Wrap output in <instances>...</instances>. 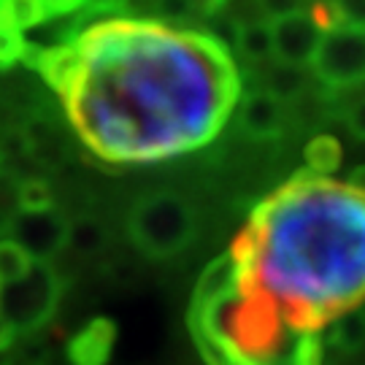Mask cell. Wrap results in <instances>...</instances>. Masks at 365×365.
<instances>
[{
    "label": "cell",
    "mask_w": 365,
    "mask_h": 365,
    "mask_svg": "<svg viewBox=\"0 0 365 365\" xmlns=\"http://www.w3.org/2000/svg\"><path fill=\"white\" fill-rule=\"evenodd\" d=\"M346 25H363V0H333Z\"/></svg>",
    "instance_id": "cell-24"
},
{
    "label": "cell",
    "mask_w": 365,
    "mask_h": 365,
    "mask_svg": "<svg viewBox=\"0 0 365 365\" xmlns=\"http://www.w3.org/2000/svg\"><path fill=\"white\" fill-rule=\"evenodd\" d=\"M14 197L19 211H43L54 209V190L52 184L41 176H27L14 184Z\"/></svg>",
    "instance_id": "cell-16"
},
{
    "label": "cell",
    "mask_w": 365,
    "mask_h": 365,
    "mask_svg": "<svg viewBox=\"0 0 365 365\" xmlns=\"http://www.w3.org/2000/svg\"><path fill=\"white\" fill-rule=\"evenodd\" d=\"M238 52H244L252 60H265L271 54V25L268 22H249L238 27Z\"/></svg>",
    "instance_id": "cell-17"
},
{
    "label": "cell",
    "mask_w": 365,
    "mask_h": 365,
    "mask_svg": "<svg viewBox=\"0 0 365 365\" xmlns=\"http://www.w3.org/2000/svg\"><path fill=\"white\" fill-rule=\"evenodd\" d=\"M27 365H43V363H27Z\"/></svg>",
    "instance_id": "cell-27"
},
{
    "label": "cell",
    "mask_w": 365,
    "mask_h": 365,
    "mask_svg": "<svg viewBox=\"0 0 365 365\" xmlns=\"http://www.w3.org/2000/svg\"><path fill=\"white\" fill-rule=\"evenodd\" d=\"M78 63H81V57H78L76 43L71 41V43H60V46H49V49L38 52L33 68H36L41 76H43V81L63 98L66 90L71 87V81L76 78Z\"/></svg>",
    "instance_id": "cell-11"
},
{
    "label": "cell",
    "mask_w": 365,
    "mask_h": 365,
    "mask_svg": "<svg viewBox=\"0 0 365 365\" xmlns=\"http://www.w3.org/2000/svg\"><path fill=\"white\" fill-rule=\"evenodd\" d=\"M22 149L43 168H60L66 163L68 144L60 125H54L49 117H33L22 128Z\"/></svg>",
    "instance_id": "cell-10"
},
{
    "label": "cell",
    "mask_w": 365,
    "mask_h": 365,
    "mask_svg": "<svg viewBox=\"0 0 365 365\" xmlns=\"http://www.w3.org/2000/svg\"><path fill=\"white\" fill-rule=\"evenodd\" d=\"M30 265H33V260L14 241L0 238V284L16 282L19 276H25L30 271Z\"/></svg>",
    "instance_id": "cell-18"
},
{
    "label": "cell",
    "mask_w": 365,
    "mask_h": 365,
    "mask_svg": "<svg viewBox=\"0 0 365 365\" xmlns=\"http://www.w3.org/2000/svg\"><path fill=\"white\" fill-rule=\"evenodd\" d=\"M238 27L233 19H225L220 14H214V19H211V27L206 36L220 43L222 49H227V52H235V43H238Z\"/></svg>",
    "instance_id": "cell-20"
},
{
    "label": "cell",
    "mask_w": 365,
    "mask_h": 365,
    "mask_svg": "<svg viewBox=\"0 0 365 365\" xmlns=\"http://www.w3.org/2000/svg\"><path fill=\"white\" fill-rule=\"evenodd\" d=\"M117 344V322L108 317H95L68 341L71 365H108Z\"/></svg>",
    "instance_id": "cell-9"
},
{
    "label": "cell",
    "mask_w": 365,
    "mask_h": 365,
    "mask_svg": "<svg viewBox=\"0 0 365 365\" xmlns=\"http://www.w3.org/2000/svg\"><path fill=\"white\" fill-rule=\"evenodd\" d=\"M90 0H41V9H43V22L46 19H66L73 16L76 11H81Z\"/></svg>",
    "instance_id": "cell-21"
},
{
    "label": "cell",
    "mask_w": 365,
    "mask_h": 365,
    "mask_svg": "<svg viewBox=\"0 0 365 365\" xmlns=\"http://www.w3.org/2000/svg\"><path fill=\"white\" fill-rule=\"evenodd\" d=\"M63 95L71 128L106 163H157L217 138L241 95L233 57L197 30L106 19L76 36Z\"/></svg>",
    "instance_id": "cell-1"
},
{
    "label": "cell",
    "mask_w": 365,
    "mask_h": 365,
    "mask_svg": "<svg viewBox=\"0 0 365 365\" xmlns=\"http://www.w3.org/2000/svg\"><path fill=\"white\" fill-rule=\"evenodd\" d=\"M349 128H352L354 138H363L365 135V128H363V103L357 101L352 106V111H349Z\"/></svg>",
    "instance_id": "cell-26"
},
{
    "label": "cell",
    "mask_w": 365,
    "mask_h": 365,
    "mask_svg": "<svg viewBox=\"0 0 365 365\" xmlns=\"http://www.w3.org/2000/svg\"><path fill=\"white\" fill-rule=\"evenodd\" d=\"M197 217L192 203L170 190L146 192L128 214V238L149 260H173L192 244Z\"/></svg>",
    "instance_id": "cell-3"
},
{
    "label": "cell",
    "mask_w": 365,
    "mask_h": 365,
    "mask_svg": "<svg viewBox=\"0 0 365 365\" xmlns=\"http://www.w3.org/2000/svg\"><path fill=\"white\" fill-rule=\"evenodd\" d=\"M0 165H3V155H0Z\"/></svg>",
    "instance_id": "cell-28"
},
{
    "label": "cell",
    "mask_w": 365,
    "mask_h": 365,
    "mask_svg": "<svg viewBox=\"0 0 365 365\" xmlns=\"http://www.w3.org/2000/svg\"><path fill=\"white\" fill-rule=\"evenodd\" d=\"M108 244V230L103 222L95 217H76L68 222V235H66V249H73L76 255L92 257L101 255Z\"/></svg>",
    "instance_id": "cell-12"
},
{
    "label": "cell",
    "mask_w": 365,
    "mask_h": 365,
    "mask_svg": "<svg viewBox=\"0 0 365 365\" xmlns=\"http://www.w3.org/2000/svg\"><path fill=\"white\" fill-rule=\"evenodd\" d=\"M155 9L165 19H187L192 14V6L187 0H155Z\"/></svg>",
    "instance_id": "cell-23"
},
{
    "label": "cell",
    "mask_w": 365,
    "mask_h": 365,
    "mask_svg": "<svg viewBox=\"0 0 365 365\" xmlns=\"http://www.w3.org/2000/svg\"><path fill=\"white\" fill-rule=\"evenodd\" d=\"M330 325V344L341 349L346 354H357L363 349V341H365V319L360 306H354L349 312L339 314L336 319L327 322Z\"/></svg>",
    "instance_id": "cell-13"
},
{
    "label": "cell",
    "mask_w": 365,
    "mask_h": 365,
    "mask_svg": "<svg viewBox=\"0 0 365 365\" xmlns=\"http://www.w3.org/2000/svg\"><path fill=\"white\" fill-rule=\"evenodd\" d=\"M260 9L274 22V19H282V16L300 11V0H260Z\"/></svg>",
    "instance_id": "cell-22"
},
{
    "label": "cell",
    "mask_w": 365,
    "mask_h": 365,
    "mask_svg": "<svg viewBox=\"0 0 365 365\" xmlns=\"http://www.w3.org/2000/svg\"><path fill=\"white\" fill-rule=\"evenodd\" d=\"M66 235L68 220L57 209L16 211L6 227V238L33 262H52L66 249Z\"/></svg>",
    "instance_id": "cell-6"
},
{
    "label": "cell",
    "mask_w": 365,
    "mask_h": 365,
    "mask_svg": "<svg viewBox=\"0 0 365 365\" xmlns=\"http://www.w3.org/2000/svg\"><path fill=\"white\" fill-rule=\"evenodd\" d=\"M271 25V54L279 63L287 66H312L317 43L322 38V30L314 25V19L306 11H295L289 16L274 19Z\"/></svg>",
    "instance_id": "cell-7"
},
{
    "label": "cell",
    "mask_w": 365,
    "mask_h": 365,
    "mask_svg": "<svg viewBox=\"0 0 365 365\" xmlns=\"http://www.w3.org/2000/svg\"><path fill=\"white\" fill-rule=\"evenodd\" d=\"M238 128L255 141H276L284 135V111L282 103L265 90L249 92L238 108Z\"/></svg>",
    "instance_id": "cell-8"
},
{
    "label": "cell",
    "mask_w": 365,
    "mask_h": 365,
    "mask_svg": "<svg viewBox=\"0 0 365 365\" xmlns=\"http://www.w3.org/2000/svg\"><path fill=\"white\" fill-rule=\"evenodd\" d=\"M341 144L333 135H317L303 149V160H306V170L314 176H330L336 173L341 165Z\"/></svg>",
    "instance_id": "cell-14"
},
{
    "label": "cell",
    "mask_w": 365,
    "mask_h": 365,
    "mask_svg": "<svg viewBox=\"0 0 365 365\" xmlns=\"http://www.w3.org/2000/svg\"><path fill=\"white\" fill-rule=\"evenodd\" d=\"M63 298V279L52 262H33L25 276L0 284V327L14 339L38 333Z\"/></svg>",
    "instance_id": "cell-4"
},
{
    "label": "cell",
    "mask_w": 365,
    "mask_h": 365,
    "mask_svg": "<svg viewBox=\"0 0 365 365\" xmlns=\"http://www.w3.org/2000/svg\"><path fill=\"white\" fill-rule=\"evenodd\" d=\"M363 190L300 170L257 203L227 255L235 282L268 292L292 327L319 333L363 300Z\"/></svg>",
    "instance_id": "cell-2"
},
{
    "label": "cell",
    "mask_w": 365,
    "mask_h": 365,
    "mask_svg": "<svg viewBox=\"0 0 365 365\" xmlns=\"http://www.w3.org/2000/svg\"><path fill=\"white\" fill-rule=\"evenodd\" d=\"M22 52H25V36L0 22V71L16 66L22 60Z\"/></svg>",
    "instance_id": "cell-19"
},
{
    "label": "cell",
    "mask_w": 365,
    "mask_h": 365,
    "mask_svg": "<svg viewBox=\"0 0 365 365\" xmlns=\"http://www.w3.org/2000/svg\"><path fill=\"white\" fill-rule=\"evenodd\" d=\"M190 6H192V11H200V14H220L222 6L227 3V0H187Z\"/></svg>",
    "instance_id": "cell-25"
},
{
    "label": "cell",
    "mask_w": 365,
    "mask_h": 365,
    "mask_svg": "<svg viewBox=\"0 0 365 365\" xmlns=\"http://www.w3.org/2000/svg\"><path fill=\"white\" fill-rule=\"evenodd\" d=\"M306 87V76H303V68L298 66H287V63H279L276 60L271 71L265 73V92L276 98L279 103L282 101H292L298 98Z\"/></svg>",
    "instance_id": "cell-15"
},
{
    "label": "cell",
    "mask_w": 365,
    "mask_h": 365,
    "mask_svg": "<svg viewBox=\"0 0 365 365\" xmlns=\"http://www.w3.org/2000/svg\"><path fill=\"white\" fill-rule=\"evenodd\" d=\"M317 78L330 90L357 87L365 73V30L363 25H339L322 33L312 57Z\"/></svg>",
    "instance_id": "cell-5"
}]
</instances>
